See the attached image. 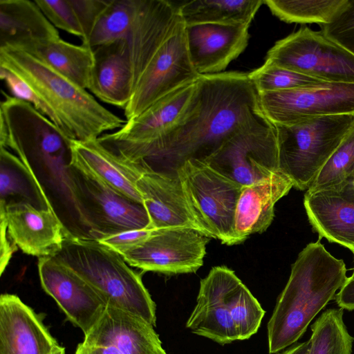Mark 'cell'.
<instances>
[{
  "label": "cell",
  "mask_w": 354,
  "mask_h": 354,
  "mask_svg": "<svg viewBox=\"0 0 354 354\" xmlns=\"http://www.w3.org/2000/svg\"><path fill=\"white\" fill-rule=\"evenodd\" d=\"M268 120L248 73L201 75L186 115L158 138L145 142L98 140L124 161L176 174L185 161H205L239 131Z\"/></svg>",
  "instance_id": "1"
},
{
  "label": "cell",
  "mask_w": 354,
  "mask_h": 354,
  "mask_svg": "<svg viewBox=\"0 0 354 354\" xmlns=\"http://www.w3.org/2000/svg\"><path fill=\"white\" fill-rule=\"evenodd\" d=\"M346 274L343 259L328 252L320 239L300 252L268 324L270 354L298 341L311 321L343 286Z\"/></svg>",
  "instance_id": "2"
},
{
  "label": "cell",
  "mask_w": 354,
  "mask_h": 354,
  "mask_svg": "<svg viewBox=\"0 0 354 354\" xmlns=\"http://www.w3.org/2000/svg\"><path fill=\"white\" fill-rule=\"evenodd\" d=\"M0 67L27 83L53 111L57 127L73 140H97L127 122L101 105L86 89L21 49L0 47Z\"/></svg>",
  "instance_id": "3"
},
{
  "label": "cell",
  "mask_w": 354,
  "mask_h": 354,
  "mask_svg": "<svg viewBox=\"0 0 354 354\" xmlns=\"http://www.w3.org/2000/svg\"><path fill=\"white\" fill-rule=\"evenodd\" d=\"M52 257L85 281L108 306L156 326V304L141 275L118 252L97 240L69 234Z\"/></svg>",
  "instance_id": "4"
},
{
  "label": "cell",
  "mask_w": 354,
  "mask_h": 354,
  "mask_svg": "<svg viewBox=\"0 0 354 354\" xmlns=\"http://www.w3.org/2000/svg\"><path fill=\"white\" fill-rule=\"evenodd\" d=\"M273 125L277 131L279 170L291 180L294 187L307 190L354 127V114L322 116L289 125Z\"/></svg>",
  "instance_id": "5"
},
{
  "label": "cell",
  "mask_w": 354,
  "mask_h": 354,
  "mask_svg": "<svg viewBox=\"0 0 354 354\" xmlns=\"http://www.w3.org/2000/svg\"><path fill=\"white\" fill-rule=\"evenodd\" d=\"M63 183L80 222L95 240L124 232L150 229L142 203L114 191L70 161Z\"/></svg>",
  "instance_id": "6"
},
{
  "label": "cell",
  "mask_w": 354,
  "mask_h": 354,
  "mask_svg": "<svg viewBox=\"0 0 354 354\" xmlns=\"http://www.w3.org/2000/svg\"><path fill=\"white\" fill-rule=\"evenodd\" d=\"M176 172L198 231L223 244H237L234 215L242 185L196 159L185 161Z\"/></svg>",
  "instance_id": "7"
},
{
  "label": "cell",
  "mask_w": 354,
  "mask_h": 354,
  "mask_svg": "<svg viewBox=\"0 0 354 354\" xmlns=\"http://www.w3.org/2000/svg\"><path fill=\"white\" fill-rule=\"evenodd\" d=\"M266 62L325 82L354 84V53L322 30L305 27L279 40Z\"/></svg>",
  "instance_id": "8"
},
{
  "label": "cell",
  "mask_w": 354,
  "mask_h": 354,
  "mask_svg": "<svg viewBox=\"0 0 354 354\" xmlns=\"http://www.w3.org/2000/svg\"><path fill=\"white\" fill-rule=\"evenodd\" d=\"M200 77L189 57L186 26L182 21L140 77L124 109L126 120L137 117L174 90L196 82Z\"/></svg>",
  "instance_id": "9"
},
{
  "label": "cell",
  "mask_w": 354,
  "mask_h": 354,
  "mask_svg": "<svg viewBox=\"0 0 354 354\" xmlns=\"http://www.w3.org/2000/svg\"><path fill=\"white\" fill-rule=\"evenodd\" d=\"M241 185H247L279 170L275 127L268 120L239 131L205 161Z\"/></svg>",
  "instance_id": "10"
},
{
  "label": "cell",
  "mask_w": 354,
  "mask_h": 354,
  "mask_svg": "<svg viewBox=\"0 0 354 354\" xmlns=\"http://www.w3.org/2000/svg\"><path fill=\"white\" fill-rule=\"evenodd\" d=\"M258 96L263 115L272 124L354 114V84L323 82L299 89L258 92Z\"/></svg>",
  "instance_id": "11"
},
{
  "label": "cell",
  "mask_w": 354,
  "mask_h": 354,
  "mask_svg": "<svg viewBox=\"0 0 354 354\" xmlns=\"http://www.w3.org/2000/svg\"><path fill=\"white\" fill-rule=\"evenodd\" d=\"M209 237L191 227L153 229L135 249L122 255L131 266L165 274L192 273L203 264Z\"/></svg>",
  "instance_id": "12"
},
{
  "label": "cell",
  "mask_w": 354,
  "mask_h": 354,
  "mask_svg": "<svg viewBox=\"0 0 354 354\" xmlns=\"http://www.w3.org/2000/svg\"><path fill=\"white\" fill-rule=\"evenodd\" d=\"M75 354H167L153 326L107 306Z\"/></svg>",
  "instance_id": "13"
},
{
  "label": "cell",
  "mask_w": 354,
  "mask_h": 354,
  "mask_svg": "<svg viewBox=\"0 0 354 354\" xmlns=\"http://www.w3.org/2000/svg\"><path fill=\"white\" fill-rule=\"evenodd\" d=\"M240 281L226 266L212 268L201 280L196 304L186 327L198 335L223 345L239 340L230 304Z\"/></svg>",
  "instance_id": "14"
},
{
  "label": "cell",
  "mask_w": 354,
  "mask_h": 354,
  "mask_svg": "<svg viewBox=\"0 0 354 354\" xmlns=\"http://www.w3.org/2000/svg\"><path fill=\"white\" fill-rule=\"evenodd\" d=\"M38 272L44 290L86 335L105 311L108 306L105 301L81 277L52 257L39 258Z\"/></svg>",
  "instance_id": "15"
},
{
  "label": "cell",
  "mask_w": 354,
  "mask_h": 354,
  "mask_svg": "<svg viewBox=\"0 0 354 354\" xmlns=\"http://www.w3.org/2000/svg\"><path fill=\"white\" fill-rule=\"evenodd\" d=\"M0 216L12 243L24 253L39 258L53 257L70 234L53 209H38L26 203L0 204Z\"/></svg>",
  "instance_id": "16"
},
{
  "label": "cell",
  "mask_w": 354,
  "mask_h": 354,
  "mask_svg": "<svg viewBox=\"0 0 354 354\" xmlns=\"http://www.w3.org/2000/svg\"><path fill=\"white\" fill-rule=\"evenodd\" d=\"M249 25L202 24L186 26L187 46L201 75L220 73L246 48Z\"/></svg>",
  "instance_id": "17"
},
{
  "label": "cell",
  "mask_w": 354,
  "mask_h": 354,
  "mask_svg": "<svg viewBox=\"0 0 354 354\" xmlns=\"http://www.w3.org/2000/svg\"><path fill=\"white\" fill-rule=\"evenodd\" d=\"M57 345L40 315L17 295H1L0 354H50Z\"/></svg>",
  "instance_id": "18"
},
{
  "label": "cell",
  "mask_w": 354,
  "mask_h": 354,
  "mask_svg": "<svg viewBox=\"0 0 354 354\" xmlns=\"http://www.w3.org/2000/svg\"><path fill=\"white\" fill-rule=\"evenodd\" d=\"M139 168L142 174L136 187L150 220V229L191 227L198 230L177 174Z\"/></svg>",
  "instance_id": "19"
},
{
  "label": "cell",
  "mask_w": 354,
  "mask_h": 354,
  "mask_svg": "<svg viewBox=\"0 0 354 354\" xmlns=\"http://www.w3.org/2000/svg\"><path fill=\"white\" fill-rule=\"evenodd\" d=\"M292 187L291 180L279 170L264 179L241 186L234 224L237 244L252 234L266 230L274 218L275 204Z\"/></svg>",
  "instance_id": "20"
},
{
  "label": "cell",
  "mask_w": 354,
  "mask_h": 354,
  "mask_svg": "<svg viewBox=\"0 0 354 354\" xmlns=\"http://www.w3.org/2000/svg\"><path fill=\"white\" fill-rule=\"evenodd\" d=\"M197 81L168 93L137 117L127 120L116 131L100 137L130 142H145L158 138L186 115L196 90Z\"/></svg>",
  "instance_id": "21"
},
{
  "label": "cell",
  "mask_w": 354,
  "mask_h": 354,
  "mask_svg": "<svg viewBox=\"0 0 354 354\" xmlns=\"http://www.w3.org/2000/svg\"><path fill=\"white\" fill-rule=\"evenodd\" d=\"M92 49L94 64L88 89L102 102L124 109L134 91L126 40Z\"/></svg>",
  "instance_id": "22"
},
{
  "label": "cell",
  "mask_w": 354,
  "mask_h": 354,
  "mask_svg": "<svg viewBox=\"0 0 354 354\" xmlns=\"http://www.w3.org/2000/svg\"><path fill=\"white\" fill-rule=\"evenodd\" d=\"M71 162L102 183L135 201L142 203L136 183L140 169L110 151L99 140H73Z\"/></svg>",
  "instance_id": "23"
},
{
  "label": "cell",
  "mask_w": 354,
  "mask_h": 354,
  "mask_svg": "<svg viewBox=\"0 0 354 354\" xmlns=\"http://www.w3.org/2000/svg\"><path fill=\"white\" fill-rule=\"evenodd\" d=\"M304 205L320 238L354 252V201L335 190L306 192Z\"/></svg>",
  "instance_id": "24"
},
{
  "label": "cell",
  "mask_w": 354,
  "mask_h": 354,
  "mask_svg": "<svg viewBox=\"0 0 354 354\" xmlns=\"http://www.w3.org/2000/svg\"><path fill=\"white\" fill-rule=\"evenodd\" d=\"M59 38L57 28L35 1L0 0V47L20 48L31 43Z\"/></svg>",
  "instance_id": "25"
},
{
  "label": "cell",
  "mask_w": 354,
  "mask_h": 354,
  "mask_svg": "<svg viewBox=\"0 0 354 354\" xmlns=\"http://www.w3.org/2000/svg\"><path fill=\"white\" fill-rule=\"evenodd\" d=\"M19 49L45 63L78 86L88 89L94 64L91 47L73 44L60 37L31 43Z\"/></svg>",
  "instance_id": "26"
},
{
  "label": "cell",
  "mask_w": 354,
  "mask_h": 354,
  "mask_svg": "<svg viewBox=\"0 0 354 354\" xmlns=\"http://www.w3.org/2000/svg\"><path fill=\"white\" fill-rule=\"evenodd\" d=\"M0 204L26 203L53 209L33 170L8 149L0 150Z\"/></svg>",
  "instance_id": "27"
},
{
  "label": "cell",
  "mask_w": 354,
  "mask_h": 354,
  "mask_svg": "<svg viewBox=\"0 0 354 354\" xmlns=\"http://www.w3.org/2000/svg\"><path fill=\"white\" fill-rule=\"evenodd\" d=\"M262 0H194L178 6L185 26L202 24L249 25Z\"/></svg>",
  "instance_id": "28"
},
{
  "label": "cell",
  "mask_w": 354,
  "mask_h": 354,
  "mask_svg": "<svg viewBox=\"0 0 354 354\" xmlns=\"http://www.w3.org/2000/svg\"><path fill=\"white\" fill-rule=\"evenodd\" d=\"M350 0H265L271 12L289 24L333 22L348 6Z\"/></svg>",
  "instance_id": "29"
},
{
  "label": "cell",
  "mask_w": 354,
  "mask_h": 354,
  "mask_svg": "<svg viewBox=\"0 0 354 354\" xmlns=\"http://www.w3.org/2000/svg\"><path fill=\"white\" fill-rule=\"evenodd\" d=\"M308 354H351L354 338L343 319L342 309H328L311 326Z\"/></svg>",
  "instance_id": "30"
},
{
  "label": "cell",
  "mask_w": 354,
  "mask_h": 354,
  "mask_svg": "<svg viewBox=\"0 0 354 354\" xmlns=\"http://www.w3.org/2000/svg\"><path fill=\"white\" fill-rule=\"evenodd\" d=\"M139 0H110L88 39L91 48L125 39L135 17Z\"/></svg>",
  "instance_id": "31"
},
{
  "label": "cell",
  "mask_w": 354,
  "mask_h": 354,
  "mask_svg": "<svg viewBox=\"0 0 354 354\" xmlns=\"http://www.w3.org/2000/svg\"><path fill=\"white\" fill-rule=\"evenodd\" d=\"M354 174V127L320 169L306 192L337 190Z\"/></svg>",
  "instance_id": "32"
},
{
  "label": "cell",
  "mask_w": 354,
  "mask_h": 354,
  "mask_svg": "<svg viewBox=\"0 0 354 354\" xmlns=\"http://www.w3.org/2000/svg\"><path fill=\"white\" fill-rule=\"evenodd\" d=\"M248 75L258 92L299 89L325 82L313 76L266 62Z\"/></svg>",
  "instance_id": "33"
},
{
  "label": "cell",
  "mask_w": 354,
  "mask_h": 354,
  "mask_svg": "<svg viewBox=\"0 0 354 354\" xmlns=\"http://www.w3.org/2000/svg\"><path fill=\"white\" fill-rule=\"evenodd\" d=\"M230 309L239 340L249 339L257 332L265 311L241 281L234 290Z\"/></svg>",
  "instance_id": "34"
},
{
  "label": "cell",
  "mask_w": 354,
  "mask_h": 354,
  "mask_svg": "<svg viewBox=\"0 0 354 354\" xmlns=\"http://www.w3.org/2000/svg\"><path fill=\"white\" fill-rule=\"evenodd\" d=\"M35 1L53 26L83 39L84 33L71 0Z\"/></svg>",
  "instance_id": "35"
},
{
  "label": "cell",
  "mask_w": 354,
  "mask_h": 354,
  "mask_svg": "<svg viewBox=\"0 0 354 354\" xmlns=\"http://www.w3.org/2000/svg\"><path fill=\"white\" fill-rule=\"evenodd\" d=\"M0 77L4 81L12 97L30 104L57 126V120L53 111L27 83L2 67H0Z\"/></svg>",
  "instance_id": "36"
},
{
  "label": "cell",
  "mask_w": 354,
  "mask_h": 354,
  "mask_svg": "<svg viewBox=\"0 0 354 354\" xmlns=\"http://www.w3.org/2000/svg\"><path fill=\"white\" fill-rule=\"evenodd\" d=\"M321 27L327 36L354 53V0L333 22Z\"/></svg>",
  "instance_id": "37"
},
{
  "label": "cell",
  "mask_w": 354,
  "mask_h": 354,
  "mask_svg": "<svg viewBox=\"0 0 354 354\" xmlns=\"http://www.w3.org/2000/svg\"><path fill=\"white\" fill-rule=\"evenodd\" d=\"M109 2L110 0H71L84 33L82 44L87 46L97 22Z\"/></svg>",
  "instance_id": "38"
},
{
  "label": "cell",
  "mask_w": 354,
  "mask_h": 354,
  "mask_svg": "<svg viewBox=\"0 0 354 354\" xmlns=\"http://www.w3.org/2000/svg\"><path fill=\"white\" fill-rule=\"evenodd\" d=\"M153 230V229L149 228L131 230L97 241L122 256L142 243Z\"/></svg>",
  "instance_id": "39"
},
{
  "label": "cell",
  "mask_w": 354,
  "mask_h": 354,
  "mask_svg": "<svg viewBox=\"0 0 354 354\" xmlns=\"http://www.w3.org/2000/svg\"><path fill=\"white\" fill-rule=\"evenodd\" d=\"M1 219V275L3 273L6 266L9 263L12 253L17 249V245L12 243L7 233V225L3 217Z\"/></svg>",
  "instance_id": "40"
},
{
  "label": "cell",
  "mask_w": 354,
  "mask_h": 354,
  "mask_svg": "<svg viewBox=\"0 0 354 354\" xmlns=\"http://www.w3.org/2000/svg\"><path fill=\"white\" fill-rule=\"evenodd\" d=\"M335 300L341 309L354 310V270L352 275L346 278L336 295Z\"/></svg>",
  "instance_id": "41"
},
{
  "label": "cell",
  "mask_w": 354,
  "mask_h": 354,
  "mask_svg": "<svg viewBox=\"0 0 354 354\" xmlns=\"http://www.w3.org/2000/svg\"><path fill=\"white\" fill-rule=\"evenodd\" d=\"M309 348V342L301 343H295L288 347L281 354H308Z\"/></svg>",
  "instance_id": "42"
},
{
  "label": "cell",
  "mask_w": 354,
  "mask_h": 354,
  "mask_svg": "<svg viewBox=\"0 0 354 354\" xmlns=\"http://www.w3.org/2000/svg\"><path fill=\"white\" fill-rule=\"evenodd\" d=\"M335 191L339 192L347 198L354 201V174L341 188Z\"/></svg>",
  "instance_id": "43"
},
{
  "label": "cell",
  "mask_w": 354,
  "mask_h": 354,
  "mask_svg": "<svg viewBox=\"0 0 354 354\" xmlns=\"http://www.w3.org/2000/svg\"><path fill=\"white\" fill-rule=\"evenodd\" d=\"M50 354H65V349L58 344L52 350Z\"/></svg>",
  "instance_id": "44"
},
{
  "label": "cell",
  "mask_w": 354,
  "mask_h": 354,
  "mask_svg": "<svg viewBox=\"0 0 354 354\" xmlns=\"http://www.w3.org/2000/svg\"><path fill=\"white\" fill-rule=\"evenodd\" d=\"M353 254H354V252H353ZM353 270H354V269H353Z\"/></svg>",
  "instance_id": "45"
}]
</instances>
